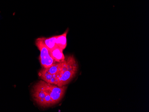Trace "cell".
<instances>
[{
	"label": "cell",
	"mask_w": 149,
	"mask_h": 112,
	"mask_svg": "<svg viewBox=\"0 0 149 112\" xmlns=\"http://www.w3.org/2000/svg\"><path fill=\"white\" fill-rule=\"evenodd\" d=\"M78 62L73 55L65 57L62 62L58 86L61 87L69 83L76 77L78 71Z\"/></svg>",
	"instance_id": "obj_1"
},
{
	"label": "cell",
	"mask_w": 149,
	"mask_h": 112,
	"mask_svg": "<svg viewBox=\"0 0 149 112\" xmlns=\"http://www.w3.org/2000/svg\"><path fill=\"white\" fill-rule=\"evenodd\" d=\"M31 93L33 101L39 106L47 108L54 105L51 97L44 90L39 81L33 85Z\"/></svg>",
	"instance_id": "obj_2"
},
{
	"label": "cell",
	"mask_w": 149,
	"mask_h": 112,
	"mask_svg": "<svg viewBox=\"0 0 149 112\" xmlns=\"http://www.w3.org/2000/svg\"><path fill=\"white\" fill-rule=\"evenodd\" d=\"M39 82L44 90L51 97L54 105L58 103L63 98L67 89L66 85L58 86L57 85L48 83L42 80L39 81Z\"/></svg>",
	"instance_id": "obj_3"
},
{
	"label": "cell",
	"mask_w": 149,
	"mask_h": 112,
	"mask_svg": "<svg viewBox=\"0 0 149 112\" xmlns=\"http://www.w3.org/2000/svg\"><path fill=\"white\" fill-rule=\"evenodd\" d=\"M36 45L40 51L39 60L42 67L47 68L50 67L56 63L51 56L50 51L44 44L42 38H39L36 39Z\"/></svg>",
	"instance_id": "obj_4"
},
{
	"label": "cell",
	"mask_w": 149,
	"mask_h": 112,
	"mask_svg": "<svg viewBox=\"0 0 149 112\" xmlns=\"http://www.w3.org/2000/svg\"><path fill=\"white\" fill-rule=\"evenodd\" d=\"M60 73H58L54 75L49 74L42 67L38 72V76L41 79L46 82L52 84L57 85L59 81V77Z\"/></svg>",
	"instance_id": "obj_5"
},
{
	"label": "cell",
	"mask_w": 149,
	"mask_h": 112,
	"mask_svg": "<svg viewBox=\"0 0 149 112\" xmlns=\"http://www.w3.org/2000/svg\"><path fill=\"white\" fill-rule=\"evenodd\" d=\"M50 54L56 63L62 62L65 60V56L63 53V50L58 46L50 51Z\"/></svg>",
	"instance_id": "obj_6"
},
{
	"label": "cell",
	"mask_w": 149,
	"mask_h": 112,
	"mask_svg": "<svg viewBox=\"0 0 149 112\" xmlns=\"http://www.w3.org/2000/svg\"><path fill=\"white\" fill-rule=\"evenodd\" d=\"M68 32V29H67L63 34L57 36L56 40L57 46L63 51L66 48L67 46V36Z\"/></svg>",
	"instance_id": "obj_7"
},
{
	"label": "cell",
	"mask_w": 149,
	"mask_h": 112,
	"mask_svg": "<svg viewBox=\"0 0 149 112\" xmlns=\"http://www.w3.org/2000/svg\"><path fill=\"white\" fill-rule=\"evenodd\" d=\"M56 38L57 36H54L49 38L42 37V38L44 44L51 51L57 46L56 43Z\"/></svg>",
	"instance_id": "obj_8"
}]
</instances>
